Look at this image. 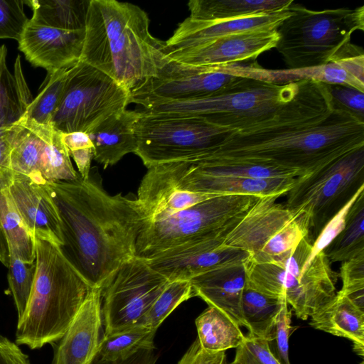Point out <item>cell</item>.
I'll list each match as a JSON object with an SVG mask.
<instances>
[{
  "instance_id": "1",
  "label": "cell",
  "mask_w": 364,
  "mask_h": 364,
  "mask_svg": "<svg viewBox=\"0 0 364 364\" xmlns=\"http://www.w3.org/2000/svg\"><path fill=\"white\" fill-rule=\"evenodd\" d=\"M58 214L63 255L92 289L102 291L135 257L144 224L136 197L109 194L96 167L87 178L43 184Z\"/></svg>"
},
{
  "instance_id": "2",
  "label": "cell",
  "mask_w": 364,
  "mask_h": 364,
  "mask_svg": "<svg viewBox=\"0 0 364 364\" xmlns=\"http://www.w3.org/2000/svg\"><path fill=\"white\" fill-rule=\"evenodd\" d=\"M363 146L364 122L333 108L326 117L314 122L253 132H232L203 160L252 163L307 175Z\"/></svg>"
},
{
  "instance_id": "3",
  "label": "cell",
  "mask_w": 364,
  "mask_h": 364,
  "mask_svg": "<svg viewBox=\"0 0 364 364\" xmlns=\"http://www.w3.org/2000/svg\"><path fill=\"white\" fill-rule=\"evenodd\" d=\"M164 46L150 33L149 16L139 6L90 0L80 60L132 91L168 61Z\"/></svg>"
},
{
  "instance_id": "4",
  "label": "cell",
  "mask_w": 364,
  "mask_h": 364,
  "mask_svg": "<svg viewBox=\"0 0 364 364\" xmlns=\"http://www.w3.org/2000/svg\"><path fill=\"white\" fill-rule=\"evenodd\" d=\"M34 238L36 277L15 334L17 345L31 350L53 344L63 336L92 289L58 245Z\"/></svg>"
},
{
  "instance_id": "5",
  "label": "cell",
  "mask_w": 364,
  "mask_h": 364,
  "mask_svg": "<svg viewBox=\"0 0 364 364\" xmlns=\"http://www.w3.org/2000/svg\"><path fill=\"white\" fill-rule=\"evenodd\" d=\"M289 9L275 46L289 68L323 65L363 50L350 38L364 31L363 6L313 11L293 2Z\"/></svg>"
},
{
  "instance_id": "6",
  "label": "cell",
  "mask_w": 364,
  "mask_h": 364,
  "mask_svg": "<svg viewBox=\"0 0 364 364\" xmlns=\"http://www.w3.org/2000/svg\"><path fill=\"white\" fill-rule=\"evenodd\" d=\"M313 242L310 235L305 237L293 254L279 264L246 262L247 282L265 294L284 297L295 316L304 321L335 298L339 277L323 251L318 253L302 271Z\"/></svg>"
},
{
  "instance_id": "7",
  "label": "cell",
  "mask_w": 364,
  "mask_h": 364,
  "mask_svg": "<svg viewBox=\"0 0 364 364\" xmlns=\"http://www.w3.org/2000/svg\"><path fill=\"white\" fill-rule=\"evenodd\" d=\"M260 198L215 196L168 217L145 222L135 256L146 259L181 245L226 237Z\"/></svg>"
},
{
  "instance_id": "8",
  "label": "cell",
  "mask_w": 364,
  "mask_h": 364,
  "mask_svg": "<svg viewBox=\"0 0 364 364\" xmlns=\"http://www.w3.org/2000/svg\"><path fill=\"white\" fill-rule=\"evenodd\" d=\"M280 196L261 197L226 236L223 245L249 255L253 264H279L305 237L309 220L300 210L277 203Z\"/></svg>"
},
{
  "instance_id": "9",
  "label": "cell",
  "mask_w": 364,
  "mask_h": 364,
  "mask_svg": "<svg viewBox=\"0 0 364 364\" xmlns=\"http://www.w3.org/2000/svg\"><path fill=\"white\" fill-rule=\"evenodd\" d=\"M139 111L134 154L147 168L168 162L202 160L232 132L194 117Z\"/></svg>"
},
{
  "instance_id": "10",
  "label": "cell",
  "mask_w": 364,
  "mask_h": 364,
  "mask_svg": "<svg viewBox=\"0 0 364 364\" xmlns=\"http://www.w3.org/2000/svg\"><path fill=\"white\" fill-rule=\"evenodd\" d=\"M364 186V146L311 173L296 177L287 195V207L300 210L309 220L316 239L325 225Z\"/></svg>"
},
{
  "instance_id": "11",
  "label": "cell",
  "mask_w": 364,
  "mask_h": 364,
  "mask_svg": "<svg viewBox=\"0 0 364 364\" xmlns=\"http://www.w3.org/2000/svg\"><path fill=\"white\" fill-rule=\"evenodd\" d=\"M132 102L129 90L79 60L68 70L63 95L51 125L61 133L91 132Z\"/></svg>"
},
{
  "instance_id": "12",
  "label": "cell",
  "mask_w": 364,
  "mask_h": 364,
  "mask_svg": "<svg viewBox=\"0 0 364 364\" xmlns=\"http://www.w3.org/2000/svg\"><path fill=\"white\" fill-rule=\"evenodd\" d=\"M168 282L141 258L124 262L102 291L103 335L139 325Z\"/></svg>"
},
{
  "instance_id": "13",
  "label": "cell",
  "mask_w": 364,
  "mask_h": 364,
  "mask_svg": "<svg viewBox=\"0 0 364 364\" xmlns=\"http://www.w3.org/2000/svg\"><path fill=\"white\" fill-rule=\"evenodd\" d=\"M247 79L218 71L214 65H191L168 60L156 77L131 91L132 102L142 106L205 98L229 90Z\"/></svg>"
},
{
  "instance_id": "14",
  "label": "cell",
  "mask_w": 364,
  "mask_h": 364,
  "mask_svg": "<svg viewBox=\"0 0 364 364\" xmlns=\"http://www.w3.org/2000/svg\"><path fill=\"white\" fill-rule=\"evenodd\" d=\"M225 237L186 244L144 260L169 282L190 280L220 265L249 258L247 252L224 245Z\"/></svg>"
},
{
  "instance_id": "15",
  "label": "cell",
  "mask_w": 364,
  "mask_h": 364,
  "mask_svg": "<svg viewBox=\"0 0 364 364\" xmlns=\"http://www.w3.org/2000/svg\"><path fill=\"white\" fill-rule=\"evenodd\" d=\"M277 30H255L226 36L206 44L166 54L170 60L191 65H218L254 60L275 48Z\"/></svg>"
},
{
  "instance_id": "16",
  "label": "cell",
  "mask_w": 364,
  "mask_h": 364,
  "mask_svg": "<svg viewBox=\"0 0 364 364\" xmlns=\"http://www.w3.org/2000/svg\"><path fill=\"white\" fill-rule=\"evenodd\" d=\"M85 29L66 31L28 21L18 42V49L34 66L53 73L70 68L81 58Z\"/></svg>"
},
{
  "instance_id": "17",
  "label": "cell",
  "mask_w": 364,
  "mask_h": 364,
  "mask_svg": "<svg viewBox=\"0 0 364 364\" xmlns=\"http://www.w3.org/2000/svg\"><path fill=\"white\" fill-rule=\"evenodd\" d=\"M102 290L91 289L63 336L55 343L51 364H92L102 337Z\"/></svg>"
},
{
  "instance_id": "18",
  "label": "cell",
  "mask_w": 364,
  "mask_h": 364,
  "mask_svg": "<svg viewBox=\"0 0 364 364\" xmlns=\"http://www.w3.org/2000/svg\"><path fill=\"white\" fill-rule=\"evenodd\" d=\"M291 14L287 10L241 18L203 21L188 17L180 23L173 35L165 41L166 54L198 47L234 33L255 30H277Z\"/></svg>"
},
{
  "instance_id": "19",
  "label": "cell",
  "mask_w": 364,
  "mask_h": 364,
  "mask_svg": "<svg viewBox=\"0 0 364 364\" xmlns=\"http://www.w3.org/2000/svg\"><path fill=\"white\" fill-rule=\"evenodd\" d=\"M247 260L220 265L189 280L195 296L202 299L208 306L221 311L239 326L245 328L241 299L247 281Z\"/></svg>"
},
{
  "instance_id": "20",
  "label": "cell",
  "mask_w": 364,
  "mask_h": 364,
  "mask_svg": "<svg viewBox=\"0 0 364 364\" xmlns=\"http://www.w3.org/2000/svg\"><path fill=\"white\" fill-rule=\"evenodd\" d=\"M8 190L26 226L34 237L60 247L63 238L56 208L43 184L14 178Z\"/></svg>"
},
{
  "instance_id": "21",
  "label": "cell",
  "mask_w": 364,
  "mask_h": 364,
  "mask_svg": "<svg viewBox=\"0 0 364 364\" xmlns=\"http://www.w3.org/2000/svg\"><path fill=\"white\" fill-rule=\"evenodd\" d=\"M214 67L225 73L270 84L285 85L314 80L326 84L347 85L364 92V83L349 74L338 60L319 66L281 70L263 68L257 63L241 65L237 63Z\"/></svg>"
},
{
  "instance_id": "22",
  "label": "cell",
  "mask_w": 364,
  "mask_h": 364,
  "mask_svg": "<svg viewBox=\"0 0 364 364\" xmlns=\"http://www.w3.org/2000/svg\"><path fill=\"white\" fill-rule=\"evenodd\" d=\"M140 115L139 110L126 109L108 117L88 134L94 146L93 159L104 168L116 164L127 154L135 153V124Z\"/></svg>"
},
{
  "instance_id": "23",
  "label": "cell",
  "mask_w": 364,
  "mask_h": 364,
  "mask_svg": "<svg viewBox=\"0 0 364 364\" xmlns=\"http://www.w3.org/2000/svg\"><path fill=\"white\" fill-rule=\"evenodd\" d=\"M309 318L315 329L352 341L354 352L363 358L364 311L348 296L337 291L329 304Z\"/></svg>"
},
{
  "instance_id": "24",
  "label": "cell",
  "mask_w": 364,
  "mask_h": 364,
  "mask_svg": "<svg viewBox=\"0 0 364 364\" xmlns=\"http://www.w3.org/2000/svg\"><path fill=\"white\" fill-rule=\"evenodd\" d=\"M293 0H191L188 3L191 19L225 21L269 14L287 10Z\"/></svg>"
},
{
  "instance_id": "25",
  "label": "cell",
  "mask_w": 364,
  "mask_h": 364,
  "mask_svg": "<svg viewBox=\"0 0 364 364\" xmlns=\"http://www.w3.org/2000/svg\"><path fill=\"white\" fill-rule=\"evenodd\" d=\"M7 50L0 46V128L11 127L25 115L33 100L26 82L20 56L18 55L11 73L6 65Z\"/></svg>"
},
{
  "instance_id": "26",
  "label": "cell",
  "mask_w": 364,
  "mask_h": 364,
  "mask_svg": "<svg viewBox=\"0 0 364 364\" xmlns=\"http://www.w3.org/2000/svg\"><path fill=\"white\" fill-rule=\"evenodd\" d=\"M195 324L200 347L207 352L237 348L245 337L240 326L215 307L205 309L196 318Z\"/></svg>"
},
{
  "instance_id": "27",
  "label": "cell",
  "mask_w": 364,
  "mask_h": 364,
  "mask_svg": "<svg viewBox=\"0 0 364 364\" xmlns=\"http://www.w3.org/2000/svg\"><path fill=\"white\" fill-rule=\"evenodd\" d=\"M284 300V297L272 296L256 290L246 281L241 312L248 333L270 341Z\"/></svg>"
},
{
  "instance_id": "28",
  "label": "cell",
  "mask_w": 364,
  "mask_h": 364,
  "mask_svg": "<svg viewBox=\"0 0 364 364\" xmlns=\"http://www.w3.org/2000/svg\"><path fill=\"white\" fill-rule=\"evenodd\" d=\"M90 0L25 1L33 10L32 23L66 31L84 30Z\"/></svg>"
},
{
  "instance_id": "29",
  "label": "cell",
  "mask_w": 364,
  "mask_h": 364,
  "mask_svg": "<svg viewBox=\"0 0 364 364\" xmlns=\"http://www.w3.org/2000/svg\"><path fill=\"white\" fill-rule=\"evenodd\" d=\"M323 251L330 263L364 253V190L352 203L343 229Z\"/></svg>"
},
{
  "instance_id": "30",
  "label": "cell",
  "mask_w": 364,
  "mask_h": 364,
  "mask_svg": "<svg viewBox=\"0 0 364 364\" xmlns=\"http://www.w3.org/2000/svg\"><path fill=\"white\" fill-rule=\"evenodd\" d=\"M0 222L9 253L25 262H33L36 260L35 238L15 207L8 188L0 189Z\"/></svg>"
},
{
  "instance_id": "31",
  "label": "cell",
  "mask_w": 364,
  "mask_h": 364,
  "mask_svg": "<svg viewBox=\"0 0 364 364\" xmlns=\"http://www.w3.org/2000/svg\"><path fill=\"white\" fill-rule=\"evenodd\" d=\"M157 329L136 325L110 335H103L97 357L103 360L124 359L143 349H156Z\"/></svg>"
},
{
  "instance_id": "32",
  "label": "cell",
  "mask_w": 364,
  "mask_h": 364,
  "mask_svg": "<svg viewBox=\"0 0 364 364\" xmlns=\"http://www.w3.org/2000/svg\"><path fill=\"white\" fill-rule=\"evenodd\" d=\"M188 162L195 171L213 176L249 178H296L304 176L297 171L252 163L217 159Z\"/></svg>"
},
{
  "instance_id": "33",
  "label": "cell",
  "mask_w": 364,
  "mask_h": 364,
  "mask_svg": "<svg viewBox=\"0 0 364 364\" xmlns=\"http://www.w3.org/2000/svg\"><path fill=\"white\" fill-rule=\"evenodd\" d=\"M41 173L44 183L73 181L80 176L72 164L68 150L62 141L61 133L52 125L46 127Z\"/></svg>"
},
{
  "instance_id": "34",
  "label": "cell",
  "mask_w": 364,
  "mask_h": 364,
  "mask_svg": "<svg viewBox=\"0 0 364 364\" xmlns=\"http://www.w3.org/2000/svg\"><path fill=\"white\" fill-rule=\"evenodd\" d=\"M69 69L48 73L38 95L33 99L23 117L40 124L51 125L53 116L63 95Z\"/></svg>"
},
{
  "instance_id": "35",
  "label": "cell",
  "mask_w": 364,
  "mask_h": 364,
  "mask_svg": "<svg viewBox=\"0 0 364 364\" xmlns=\"http://www.w3.org/2000/svg\"><path fill=\"white\" fill-rule=\"evenodd\" d=\"M193 296L194 292L189 280L168 282L139 325L158 329L181 304Z\"/></svg>"
},
{
  "instance_id": "36",
  "label": "cell",
  "mask_w": 364,
  "mask_h": 364,
  "mask_svg": "<svg viewBox=\"0 0 364 364\" xmlns=\"http://www.w3.org/2000/svg\"><path fill=\"white\" fill-rule=\"evenodd\" d=\"M8 268L9 288L17 311L18 321H19L26 311L34 284L36 272V260L32 263H27L9 253Z\"/></svg>"
},
{
  "instance_id": "37",
  "label": "cell",
  "mask_w": 364,
  "mask_h": 364,
  "mask_svg": "<svg viewBox=\"0 0 364 364\" xmlns=\"http://www.w3.org/2000/svg\"><path fill=\"white\" fill-rule=\"evenodd\" d=\"M338 276L343 284L338 293L364 311V253L342 262Z\"/></svg>"
},
{
  "instance_id": "38",
  "label": "cell",
  "mask_w": 364,
  "mask_h": 364,
  "mask_svg": "<svg viewBox=\"0 0 364 364\" xmlns=\"http://www.w3.org/2000/svg\"><path fill=\"white\" fill-rule=\"evenodd\" d=\"M25 1L0 0V39L18 41L29 19L24 13Z\"/></svg>"
},
{
  "instance_id": "39",
  "label": "cell",
  "mask_w": 364,
  "mask_h": 364,
  "mask_svg": "<svg viewBox=\"0 0 364 364\" xmlns=\"http://www.w3.org/2000/svg\"><path fill=\"white\" fill-rule=\"evenodd\" d=\"M230 364H281L272 353L267 340L250 333L236 348Z\"/></svg>"
},
{
  "instance_id": "40",
  "label": "cell",
  "mask_w": 364,
  "mask_h": 364,
  "mask_svg": "<svg viewBox=\"0 0 364 364\" xmlns=\"http://www.w3.org/2000/svg\"><path fill=\"white\" fill-rule=\"evenodd\" d=\"M291 311L284 299L277 316L272 339L268 342L272 353L281 364H291L289 357V339L297 328L291 325Z\"/></svg>"
},
{
  "instance_id": "41",
  "label": "cell",
  "mask_w": 364,
  "mask_h": 364,
  "mask_svg": "<svg viewBox=\"0 0 364 364\" xmlns=\"http://www.w3.org/2000/svg\"><path fill=\"white\" fill-rule=\"evenodd\" d=\"M325 85L334 109L344 110L364 122V92L347 85Z\"/></svg>"
},
{
  "instance_id": "42",
  "label": "cell",
  "mask_w": 364,
  "mask_h": 364,
  "mask_svg": "<svg viewBox=\"0 0 364 364\" xmlns=\"http://www.w3.org/2000/svg\"><path fill=\"white\" fill-rule=\"evenodd\" d=\"M363 190L364 186L360 188L352 199L325 225L313 242L311 253L303 267L302 271L305 269L312 259L318 253L323 251L326 246L341 232L345 227L346 217L352 203Z\"/></svg>"
},
{
  "instance_id": "43",
  "label": "cell",
  "mask_w": 364,
  "mask_h": 364,
  "mask_svg": "<svg viewBox=\"0 0 364 364\" xmlns=\"http://www.w3.org/2000/svg\"><path fill=\"white\" fill-rule=\"evenodd\" d=\"M18 123L0 128V189L8 188L13 181L10 153L17 131Z\"/></svg>"
},
{
  "instance_id": "44",
  "label": "cell",
  "mask_w": 364,
  "mask_h": 364,
  "mask_svg": "<svg viewBox=\"0 0 364 364\" xmlns=\"http://www.w3.org/2000/svg\"><path fill=\"white\" fill-rule=\"evenodd\" d=\"M177 364H228V363L225 352H207L200 347L196 338Z\"/></svg>"
},
{
  "instance_id": "45",
  "label": "cell",
  "mask_w": 364,
  "mask_h": 364,
  "mask_svg": "<svg viewBox=\"0 0 364 364\" xmlns=\"http://www.w3.org/2000/svg\"><path fill=\"white\" fill-rule=\"evenodd\" d=\"M0 364H31L15 342L0 334Z\"/></svg>"
},
{
  "instance_id": "46",
  "label": "cell",
  "mask_w": 364,
  "mask_h": 364,
  "mask_svg": "<svg viewBox=\"0 0 364 364\" xmlns=\"http://www.w3.org/2000/svg\"><path fill=\"white\" fill-rule=\"evenodd\" d=\"M156 349H143L124 359L103 360L96 356L92 364H156L159 353Z\"/></svg>"
},
{
  "instance_id": "47",
  "label": "cell",
  "mask_w": 364,
  "mask_h": 364,
  "mask_svg": "<svg viewBox=\"0 0 364 364\" xmlns=\"http://www.w3.org/2000/svg\"><path fill=\"white\" fill-rule=\"evenodd\" d=\"M75 162L82 178H88L91 169V161L94 158V148H86L69 151Z\"/></svg>"
},
{
  "instance_id": "48",
  "label": "cell",
  "mask_w": 364,
  "mask_h": 364,
  "mask_svg": "<svg viewBox=\"0 0 364 364\" xmlns=\"http://www.w3.org/2000/svg\"><path fill=\"white\" fill-rule=\"evenodd\" d=\"M61 139L68 152L82 149L94 148L88 134L85 132L61 133Z\"/></svg>"
},
{
  "instance_id": "49",
  "label": "cell",
  "mask_w": 364,
  "mask_h": 364,
  "mask_svg": "<svg viewBox=\"0 0 364 364\" xmlns=\"http://www.w3.org/2000/svg\"><path fill=\"white\" fill-rule=\"evenodd\" d=\"M0 262L6 267L9 263V250L6 237L0 222Z\"/></svg>"
}]
</instances>
